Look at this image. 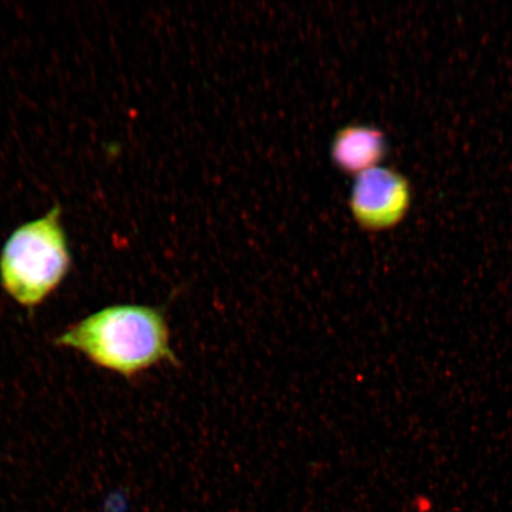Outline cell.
I'll return each instance as SVG.
<instances>
[{
  "mask_svg": "<svg viewBox=\"0 0 512 512\" xmlns=\"http://www.w3.org/2000/svg\"><path fill=\"white\" fill-rule=\"evenodd\" d=\"M55 344L127 379L164 362L178 364L164 312L145 305L105 307L69 326Z\"/></svg>",
  "mask_w": 512,
  "mask_h": 512,
  "instance_id": "6da1fadb",
  "label": "cell"
},
{
  "mask_svg": "<svg viewBox=\"0 0 512 512\" xmlns=\"http://www.w3.org/2000/svg\"><path fill=\"white\" fill-rule=\"evenodd\" d=\"M55 206L40 219L24 223L0 253V285L25 309L42 305L61 286L72 267V254Z\"/></svg>",
  "mask_w": 512,
  "mask_h": 512,
  "instance_id": "7a4b0ae2",
  "label": "cell"
},
{
  "mask_svg": "<svg viewBox=\"0 0 512 512\" xmlns=\"http://www.w3.org/2000/svg\"><path fill=\"white\" fill-rule=\"evenodd\" d=\"M413 195L412 183L405 174L376 166L355 176L349 198L351 215L366 232H386L405 221Z\"/></svg>",
  "mask_w": 512,
  "mask_h": 512,
  "instance_id": "3957f363",
  "label": "cell"
},
{
  "mask_svg": "<svg viewBox=\"0 0 512 512\" xmlns=\"http://www.w3.org/2000/svg\"><path fill=\"white\" fill-rule=\"evenodd\" d=\"M387 153L386 134L373 125H347L332 138V162L344 174L357 176L374 169L386 159Z\"/></svg>",
  "mask_w": 512,
  "mask_h": 512,
  "instance_id": "277c9868",
  "label": "cell"
}]
</instances>
